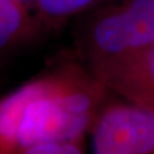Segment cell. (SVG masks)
Returning <instances> with one entry per match:
<instances>
[{"instance_id":"cell-1","label":"cell","mask_w":154,"mask_h":154,"mask_svg":"<svg viewBox=\"0 0 154 154\" xmlns=\"http://www.w3.org/2000/svg\"><path fill=\"white\" fill-rule=\"evenodd\" d=\"M23 111L18 154L48 143H83L111 90L72 49L35 77Z\"/></svg>"},{"instance_id":"cell-2","label":"cell","mask_w":154,"mask_h":154,"mask_svg":"<svg viewBox=\"0 0 154 154\" xmlns=\"http://www.w3.org/2000/svg\"><path fill=\"white\" fill-rule=\"evenodd\" d=\"M154 46V0H111L78 17L74 48L97 78Z\"/></svg>"},{"instance_id":"cell-3","label":"cell","mask_w":154,"mask_h":154,"mask_svg":"<svg viewBox=\"0 0 154 154\" xmlns=\"http://www.w3.org/2000/svg\"><path fill=\"white\" fill-rule=\"evenodd\" d=\"M89 135L94 154H154V112L110 95Z\"/></svg>"},{"instance_id":"cell-4","label":"cell","mask_w":154,"mask_h":154,"mask_svg":"<svg viewBox=\"0 0 154 154\" xmlns=\"http://www.w3.org/2000/svg\"><path fill=\"white\" fill-rule=\"evenodd\" d=\"M112 94L154 112V46L99 78Z\"/></svg>"},{"instance_id":"cell-5","label":"cell","mask_w":154,"mask_h":154,"mask_svg":"<svg viewBox=\"0 0 154 154\" xmlns=\"http://www.w3.org/2000/svg\"><path fill=\"white\" fill-rule=\"evenodd\" d=\"M44 37L31 9L17 0H0V65Z\"/></svg>"},{"instance_id":"cell-6","label":"cell","mask_w":154,"mask_h":154,"mask_svg":"<svg viewBox=\"0 0 154 154\" xmlns=\"http://www.w3.org/2000/svg\"><path fill=\"white\" fill-rule=\"evenodd\" d=\"M30 91L29 79L0 96V154H18L20 127Z\"/></svg>"},{"instance_id":"cell-7","label":"cell","mask_w":154,"mask_h":154,"mask_svg":"<svg viewBox=\"0 0 154 154\" xmlns=\"http://www.w3.org/2000/svg\"><path fill=\"white\" fill-rule=\"evenodd\" d=\"M111 0H37L35 15L45 35L60 30L72 18L104 5Z\"/></svg>"},{"instance_id":"cell-8","label":"cell","mask_w":154,"mask_h":154,"mask_svg":"<svg viewBox=\"0 0 154 154\" xmlns=\"http://www.w3.org/2000/svg\"><path fill=\"white\" fill-rule=\"evenodd\" d=\"M21 154H86L83 143H48L30 147Z\"/></svg>"}]
</instances>
